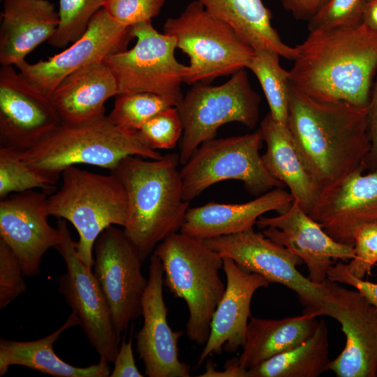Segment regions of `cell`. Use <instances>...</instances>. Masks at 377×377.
<instances>
[{"mask_svg": "<svg viewBox=\"0 0 377 377\" xmlns=\"http://www.w3.org/2000/svg\"><path fill=\"white\" fill-rule=\"evenodd\" d=\"M296 47L291 84L319 101L367 108L377 71V31L364 22L316 30Z\"/></svg>", "mask_w": 377, "mask_h": 377, "instance_id": "6da1fadb", "label": "cell"}, {"mask_svg": "<svg viewBox=\"0 0 377 377\" xmlns=\"http://www.w3.org/2000/svg\"><path fill=\"white\" fill-rule=\"evenodd\" d=\"M287 125L304 164L322 188L364 170L370 149L367 108L319 101L290 82Z\"/></svg>", "mask_w": 377, "mask_h": 377, "instance_id": "7a4b0ae2", "label": "cell"}, {"mask_svg": "<svg viewBox=\"0 0 377 377\" xmlns=\"http://www.w3.org/2000/svg\"><path fill=\"white\" fill-rule=\"evenodd\" d=\"M179 163V156L175 153L158 159L130 156L110 171L126 193L124 232L143 262L159 243L179 231L188 209L189 202L183 198Z\"/></svg>", "mask_w": 377, "mask_h": 377, "instance_id": "3957f363", "label": "cell"}, {"mask_svg": "<svg viewBox=\"0 0 377 377\" xmlns=\"http://www.w3.org/2000/svg\"><path fill=\"white\" fill-rule=\"evenodd\" d=\"M22 160L54 185L67 168L87 164L113 170L124 158L162 155L145 146L135 133L113 124L108 116L80 125H65L28 150Z\"/></svg>", "mask_w": 377, "mask_h": 377, "instance_id": "277c9868", "label": "cell"}, {"mask_svg": "<svg viewBox=\"0 0 377 377\" xmlns=\"http://www.w3.org/2000/svg\"><path fill=\"white\" fill-rule=\"evenodd\" d=\"M163 268V284L184 300L188 311L186 335L204 346L214 313L226 289L219 272L223 258L203 239L177 232L159 243L153 253Z\"/></svg>", "mask_w": 377, "mask_h": 377, "instance_id": "5b68a950", "label": "cell"}, {"mask_svg": "<svg viewBox=\"0 0 377 377\" xmlns=\"http://www.w3.org/2000/svg\"><path fill=\"white\" fill-rule=\"evenodd\" d=\"M61 186L47 198L49 216L69 221L76 229L79 257L94 267L93 251L101 233L110 226L124 227L127 217L125 188L116 175L97 174L76 165L61 173Z\"/></svg>", "mask_w": 377, "mask_h": 377, "instance_id": "8992f818", "label": "cell"}, {"mask_svg": "<svg viewBox=\"0 0 377 377\" xmlns=\"http://www.w3.org/2000/svg\"><path fill=\"white\" fill-rule=\"evenodd\" d=\"M163 33L173 36L177 48L190 59L184 82L207 83L246 68L255 50L226 22L209 13L198 0L176 17H169Z\"/></svg>", "mask_w": 377, "mask_h": 377, "instance_id": "52a82bcc", "label": "cell"}, {"mask_svg": "<svg viewBox=\"0 0 377 377\" xmlns=\"http://www.w3.org/2000/svg\"><path fill=\"white\" fill-rule=\"evenodd\" d=\"M246 68L225 83L212 86L197 82L176 106L183 125L179 163L185 164L204 142L230 122L253 128L259 119L260 96L252 89Z\"/></svg>", "mask_w": 377, "mask_h": 377, "instance_id": "ba28073f", "label": "cell"}, {"mask_svg": "<svg viewBox=\"0 0 377 377\" xmlns=\"http://www.w3.org/2000/svg\"><path fill=\"white\" fill-rule=\"evenodd\" d=\"M263 142L258 130L202 143L180 170L184 199L190 202L209 186L226 180L242 182L256 196L283 188L284 184L264 165L259 152Z\"/></svg>", "mask_w": 377, "mask_h": 377, "instance_id": "9c48e42d", "label": "cell"}, {"mask_svg": "<svg viewBox=\"0 0 377 377\" xmlns=\"http://www.w3.org/2000/svg\"><path fill=\"white\" fill-rule=\"evenodd\" d=\"M131 31L135 45L104 59L117 80V95L152 93L177 106L184 96L181 87L188 66L175 57V38L159 33L151 21L133 25Z\"/></svg>", "mask_w": 377, "mask_h": 377, "instance_id": "30bf717a", "label": "cell"}, {"mask_svg": "<svg viewBox=\"0 0 377 377\" xmlns=\"http://www.w3.org/2000/svg\"><path fill=\"white\" fill-rule=\"evenodd\" d=\"M222 258L233 260L242 267L260 274L270 283H278L294 291L304 313L324 316L330 288L327 278L316 283L297 269L303 260L291 251L253 228L236 234L203 239Z\"/></svg>", "mask_w": 377, "mask_h": 377, "instance_id": "8fae6325", "label": "cell"}, {"mask_svg": "<svg viewBox=\"0 0 377 377\" xmlns=\"http://www.w3.org/2000/svg\"><path fill=\"white\" fill-rule=\"evenodd\" d=\"M60 241L55 249L61 254L67 272L59 280V291L78 317L91 346L109 362H114L121 338L114 328L107 300L92 272L79 257L66 221L59 219Z\"/></svg>", "mask_w": 377, "mask_h": 377, "instance_id": "7c38bea8", "label": "cell"}, {"mask_svg": "<svg viewBox=\"0 0 377 377\" xmlns=\"http://www.w3.org/2000/svg\"><path fill=\"white\" fill-rule=\"evenodd\" d=\"M94 249V273L121 338L130 323L142 316V300L147 285L142 272L144 262L124 230L114 226L101 233Z\"/></svg>", "mask_w": 377, "mask_h": 377, "instance_id": "4fadbf2b", "label": "cell"}, {"mask_svg": "<svg viewBox=\"0 0 377 377\" xmlns=\"http://www.w3.org/2000/svg\"><path fill=\"white\" fill-rule=\"evenodd\" d=\"M133 38L131 27L119 24L101 8L94 15L82 36L69 47L45 60L34 64L24 60L15 66L27 82L50 96L66 77L126 50Z\"/></svg>", "mask_w": 377, "mask_h": 377, "instance_id": "5bb4252c", "label": "cell"}, {"mask_svg": "<svg viewBox=\"0 0 377 377\" xmlns=\"http://www.w3.org/2000/svg\"><path fill=\"white\" fill-rule=\"evenodd\" d=\"M62 124L49 96L13 66H1L0 147L28 150Z\"/></svg>", "mask_w": 377, "mask_h": 377, "instance_id": "9a60e30c", "label": "cell"}, {"mask_svg": "<svg viewBox=\"0 0 377 377\" xmlns=\"http://www.w3.org/2000/svg\"><path fill=\"white\" fill-rule=\"evenodd\" d=\"M324 316L341 324L346 339L344 348L330 362L329 370L338 377L377 376V308L357 290L331 281Z\"/></svg>", "mask_w": 377, "mask_h": 377, "instance_id": "2e32d148", "label": "cell"}, {"mask_svg": "<svg viewBox=\"0 0 377 377\" xmlns=\"http://www.w3.org/2000/svg\"><path fill=\"white\" fill-rule=\"evenodd\" d=\"M163 268L159 258L149 257V277L142 300L143 325L136 335V350L149 377H188L190 367L179 359L182 331H173L163 295Z\"/></svg>", "mask_w": 377, "mask_h": 377, "instance_id": "e0dca14e", "label": "cell"}, {"mask_svg": "<svg viewBox=\"0 0 377 377\" xmlns=\"http://www.w3.org/2000/svg\"><path fill=\"white\" fill-rule=\"evenodd\" d=\"M48 193L28 191L0 201V239L19 259L24 275L40 273L42 257L60 241V232L48 222Z\"/></svg>", "mask_w": 377, "mask_h": 377, "instance_id": "ac0fdd59", "label": "cell"}, {"mask_svg": "<svg viewBox=\"0 0 377 377\" xmlns=\"http://www.w3.org/2000/svg\"><path fill=\"white\" fill-rule=\"evenodd\" d=\"M263 235L298 256L306 264L308 278L322 283L335 260L355 257L354 246L334 240L294 200L286 212L278 216H261L257 221Z\"/></svg>", "mask_w": 377, "mask_h": 377, "instance_id": "d6986e66", "label": "cell"}, {"mask_svg": "<svg viewBox=\"0 0 377 377\" xmlns=\"http://www.w3.org/2000/svg\"><path fill=\"white\" fill-rule=\"evenodd\" d=\"M360 169L322 188L309 215L334 240L354 246V234L377 222V168Z\"/></svg>", "mask_w": 377, "mask_h": 377, "instance_id": "ffe728a7", "label": "cell"}, {"mask_svg": "<svg viewBox=\"0 0 377 377\" xmlns=\"http://www.w3.org/2000/svg\"><path fill=\"white\" fill-rule=\"evenodd\" d=\"M226 277L224 293L212 316L210 332L199 356L200 366L212 354L237 351L246 341L251 303L256 290L270 282L259 274L250 272L229 258H223Z\"/></svg>", "mask_w": 377, "mask_h": 377, "instance_id": "44dd1931", "label": "cell"}, {"mask_svg": "<svg viewBox=\"0 0 377 377\" xmlns=\"http://www.w3.org/2000/svg\"><path fill=\"white\" fill-rule=\"evenodd\" d=\"M293 201L290 193L279 187L244 203L210 202L188 208L179 232L200 239L239 233L253 228L268 212H286Z\"/></svg>", "mask_w": 377, "mask_h": 377, "instance_id": "7402d4cb", "label": "cell"}, {"mask_svg": "<svg viewBox=\"0 0 377 377\" xmlns=\"http://www.w3.org/2000/svg\"><path fill=\"white\" fill-rule=\"evenodd\" d=\"M3 1L0 62L15 66L54 35L59 24V13L48 0Z\"/></svg>", "mask_w": 377, "mask_h": 377, "instance_id": "603a6c76", "label": "cell"}, {"mask_svg": "<svg viewBox=\"0 0 377 377\" xmlns=\"http://www.w3.org/2000/svg\"><path fill=\"white\" fill-rule=\"evenodd\" d=\"M117 94L115 77L108 64L101 61L66 77L50 98L63 124L80 125L105 116V102Z\"/></svg>", "mask_w": 377, "mask_h": 377, "instance_id": "cb8c5ba5", "label": "cell"}, {"mask_svg": "<svg viewBox=\"0 0 377 377\" xmlns=\"http://www.w3.org/2000/svg\"><path fill=\"white\" fill-rule=\"evenodd\" d=\"M258 130L266 145L261 155L265 168L288 187L294 200L309 214L323 188L304 164L288 125L275 121L269 112Z\"/></svg>", "mask_w": 377, "mask_h": 377, "instance_id": "d4e9b609", "label": "cell"}, {"mask_svg": "<svg viewBox=\"0 0 377 377\" xmlns=\"http://www.w3.org/2000/svg\"><path fill=\"white\" fill-rule=\"evenodd\" d=\"M75 325H80L77 316L72 311L66 322L50 334L34 341H20L0 339V376L10 366L28 367L56 377H108L110 367L105 359L85 367L73 366L55 353L53 346L61 334Z\"/></svg>", "mask_w": 377, "mask_h": 377, "instance_id": "484cf974", "label": "cell"}, {"mask_svg": "<svg viewBox=\"0 0 377 377\" xmlns=\"http://www.w3.org/2000/svg\"><path fill=\"white\" fill-rule=\"evenodd\" d=\"M214 17L229 24L255 51L267 50L294 60L296 46L286 45L272 24L271 11L262 0H198Z\"/></svg>", "mask_w": 377, "mask_h": 377, "instance_id": "4316f807", "label": "cell"}, {"mask_svg": "<svg viewBox=\"0 0 377 377\" xmlns=\"http://www.w3.org/2000/svg\"><path fill=\"white\" fill-rule=\"evenodd\" d=\"M316 317L306 313L277 320L251 316L239 365L249 369L300 344L315 331Z\"/></svg>", "mask_w": 377, "mask_h": 377, "instance_id": "83f0119b", "label": "cell"}, {"mask_svg": "<svg viewBox=\"0 0 377 377\" xmlns=\"http://www.w3.org/2000/svg\"><path fill=\"white\" fill-rule=\"evenodd\" d=\"M328 330L321 319L297 346L247 369V377H318L329 370Z\"/></svg>", "mask_w": 377, "mask_h": 377, "instance_id": "f1b7e54d", "label": "cell"}, {"mask_svg": "<svg viewBox=\"0 0 377 377\" xmlns=\"http://www.w3.org/2000/svg\"><path fill=\"white\" fill-rule=\"evenodd\" d=\"M279 55L267 50L255 51L246 68L256 75L262 87L272 118L287 124L289 73L279 63Z\"/></svg>", "mask_w": 377, "mask_h": 377, "instance_id": "f546056e", "label": "cell"}, {"mask_svg": "<svg viewBox=\"0 0 377 377\" xmlns=\"http://www.w3.org/2000/svg\"><path fill=\"white\" fill-rule=\"evenodd\" d=\"M170 106H174L170 101L152 93L120 94L108 117L119 128L135 133L149 119Z\"/></svg>", "mask_w": 377, "mask_h": 377, "instance_id": "4dcf8cb0", "label": "cell"}, {"mask_svg": "<svg viewBox=\"0 0 377 377\" xmlns=\"http://www.w3.org/2000/svg\"><path fill=\"white\" fill-rule=\"evenodd\" d=\"M54 185L30 168L22 158L20 152L0 147V198L13 193H22L35 188L49 193Z\"/></svg>", "mask_w": 377, "mask_h": 377, "instance_id": "1f68e13d", "label": "cell"}, {"mask_svg": "<svg viewBox=\"0 0 377 377\" xmlns=\"http://www.w3.org/2000/svg\"><path fill=\"white\" fill-rule=\"evenodd\" d=\"M105 0H59V24L49 40L54 47L64 48L87 30L94 15L103 8Z\"/></svg>", "mask_w": 377, "mask_h": 377, "instance_id": "d6a6232c", "label": "cell"}, {"mask_svg": "<svg viewBox=\"0 0 377 377\" xmlns=\"http://www.w3.org/2000/svg\"><path fill=\"white\" fill-rule=\"evenodd\" d=\"M135 133L151 149H173L183 133L182 121L177 107L170 106L159 112Z\"/></svg>", "mask_w": 377, "mask_h": 377, "instance_id": "836d02e7", "label": "cell"}, {"mask_svg": "<svg viewBox=\"0 0 377 377\" xmlns=\"http://www.w3.org/2000/svg\"><path fill=\"white\" fill-rule=\"evenodd\" d=\"M364 0H327L308 21L309 31L348 27L363 23Z\"/></svg>", "mask_w": 377, "mask_h": 377, "instance_id": "e575fe53", "label": "cell"}, {"mask_svg": "<svg viewBox=\"0 0 377 377\" xmlns=\"http://www.w3.org/2000/svg\"><path fill=\"white\" fill-rule=\"evenodd\" d=\"M22 265L8 245L0 239V308L3 309L27 290Z\"/></svg>", "mask_w": 377, "mask_h": 377, "instance_id": "d590c367", "label": "cell"}, {"mask_svg": "<svg viewBox=\"0 0 377 377\" xmlns=\"http://www.w3.org/2000/svg\"><path fill=\"white\" fill-rule=\"evenodd\" d=\"M164 3L165 0H105L103 8L117 23L131 27L151 21Z\"/></svg>", "mask_w": 377, "mask_h": 377, "instance_id": "8d00e7d4", "label": "cell"}, {"mask_svg": "<svg viewBox=\"0 0 377 377\" xmlns=\"http://www.w3.org/2000/svg\"><path fill=\"white\" fill-rule=\"evenodd\" d=\"M355 257L347 264L356 277L364 279L377 263V222L360 226L354 234Z\"/></svg>", "mask_w": 377, "mask_h": 377, "instance_id": "74e56055", "label": "cell"}, {"mask_svg": "<svg viewBox=\"0 0 377 377\" xmlns=\"http://www.w3.org/2000/svg\"><path fill=\"white\" fill-rule=\"evenodd\" d=\"M327 278L332 281L354 287L377 308V283L356 277L349 271L347 264L342 262L334 263L329 269Z\"/></svg>", "mask_w": 377, "mask_h": 377, "instance_id": "f35d334b", "label": "cell"}, {"mask_svg": "<svg viewBox=\"0 0 377 377\" xmlns=\"http://www.w3.org/2000/svg\"><path fill=\"white\" fill-rule=\"evenodd\" d=\"M367 133L370 149L364 160L363 167L365 171H371L377 168V71L367 106Z\"/></svg>", "mask_w": 377, "mask_h": 377, "instance_id": "ab89813d", "label": "cell"}, {"mask_svg": "<svg viewBox=\"0 0 377 377\" xmlns=\"http://www.w3.org/2000/svg\"><path fill=\"white\" fill-rule=\"evenodd\" d=\"M132 339L128 341H121L118 353L114 361V368L110 373V377H142L136 366L133 348Z\"/></svg>", "mask_w": 377, "mask_h": 377, "instance_id": "60d3db41", "label": "cell"}, {"mask_svg": "<svg viewBox=\"0 0 377 377\" xmlns=\"http://www.w3.org/2000/svg\"><path fill=\"white\" fill-rule=\"evenodd\" d=\"M284 9L297 20L309 21L327 0H281Z\"/></svg>", "mask_w": 377, "mask_h": 377, "instance_id": "b9f144b4", "label": "cell"}, {"mask_svg": "<svg viewBox=\"0 0 377 377\" xmlns=\"http://www.w3.org/2000/svg\"><path fill=\"white\" fill-rule=\"evenodd\" d=\"M200 376L202 377H247V369L242 368L239 363L238 358L228 360L223 371H217L214 369L213 362L208 360L206 364V371Z\"/></svg>", "mask_w": 377, "mask_h": 377, "instance_id": "7bdbcfd3", "label": "cell"}, {"mask_svg": "<svg viewBox=\"0 0 377 377\" xmlns=\"http://www.w3.org/2000/svg\"><path fill=\"white\" fill-rule=\"evenodd\" d=\"M363 22L377 31V0H364Z\"/></svg>", "mask_w": 377, "mask_h": 377, "instance_id": "ee69618b", "label": "cell"}]
</instances>
